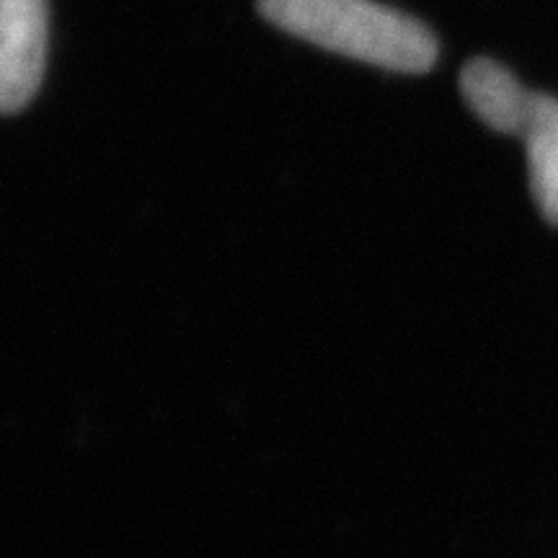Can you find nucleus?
<instances>
[{"label": "nucleus", "mask_w": 558, "mask_h": 558, "mask_svg": "<svg viewBox=\"0 0 558 558\" xmlns=\"http://www.w3.org/2000/svg\"><path fill=\"white\" fill-rule=\"evenodd\" d=\"M460 90L469 107L476 111L488 128L505 132V135H520L525 128L533 94L514 78L505 65L494 60H471L460 73Z\"/></svg>", "instance_id": "7ed1b4c3"}, {"label": "nucleus", "mask_w": 558, "mask_h": 558, "mask_svg": "<svg viewBox=\"0 0 558 558\" xmlns=\"http://www.w3.org/2000/svg\"><path fill=\"white\" fill-rule=\"evenodd\" d=\"M520 137H525L533 197L543 218L558 226V99L533 94V107Z\"/></svg>", "instance_id": "20e7f679"}, {"label": "nucleus", "mask_w": 558, "mask_h": 558, "mask_svg": "<svg viewBox=\"0 0 558 558\" xmlns=\"http://www.w3.org/2000/svg\"><path fill=\"white\" fill-rule=\"evenodd\" d=\"M259 13L292 37L393 73H427L437 60L427 26L373 0H259Z\"/></svg>", "instance_id": "f257e3e1"}, {"label": "nucleus", "mask_w": 558, "mask_h": 558, "mask_svg": "<svg viewBox=\"0 0 558 558\" xmlns=\"http://www.w3.org/2000/svg\"><path fill=\"white\" fill-rule=\"evenodd\" d=\"M47 58V0H0V107L21 111L37 94Z\"/></svg>", "instance_id": "f03ea898"}]
</instances>
